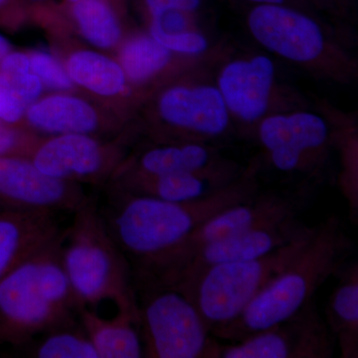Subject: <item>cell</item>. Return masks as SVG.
<instances>
[{
  "mask_svg": "<svg viewBox=\"0 0 358 358\" xmlns=\"http://www.w3.org/2000/svg\"><path fill=\"white\" fill-rule=\"evenodd\" d=\"M63 238V266L80 307L110 300L138 319L133 272L99 210L90 199L74 212Z\"/></svg>",
  "mask_w": 358,
  "mask_h": 358,
  "instance_id": "4",
  "label": "cell"
},
{
  "mask_svg": "<svg viewBox=\"0 0 358 358\" xmlns=\"http://www.w3.org/2000/svg\"><path fill=\"white\" fill-rule=\"evenodd\" d=\"M27 148L22 134L14 129L11 124L0 120V157L21 155Z\"/></svg>",
  "mask_w": 358,
  "mask_h": 358,
  "instance_id": "30",
  "label": "cell"
},
{
  "mask_svg": "<svg viewBox=\"0 0 358 358\" xmlns=\"http://www.w3.org/2000/svg\"><path fill=\"white\" fill-rule=\"evenodd\" d=\"M315 228V226L305 225L294 216L212 242L193 252L166 280L155 285L180 288L207 268L266 255L284 245L312 234Z\"/></svg>",
  "mask_w": 358,
  "mask_h": 358,
  "instance_id": "12",
  "label": "cell"
},
{
  "mask_svg": "<svg viewBox=\"0 0 358 358\" xmlns=\"http://www.w3.org/2000/svg\"><path fill=\"white\" fill-rule=\"evenodd\" d=\"M134 291L145 357H217L220 345L185 294L154 284H136Z\"/></svg>",
  "mask_w": 358,
  "mask_h": 358,
  "instance_id": "7",
  "label": "cell"
},
{
  "mask_svg": "<svg viewBox=\"0 0 358 358\" xmlns=\"http://www.w3.org/2000/svg\"><path fill=\"white\" fill-rule=\"evenodd\" d=\"M150 18L157 17L169 11L195 14L203 4V0H143Z\"/></svg>",
  "mask_w": 358,
  "mask_h": 358,
  "instance_id": "29",
  "label": "cell"
},
{
  "mask_svg": "<svg viewBox=\"0 0 358 358\" xmlns=\"http://www.w3.org/2000/svg\"><path fill=\"white\" fill-rule=\"evenodd\" d=\"M206 73L207 67L195 79L169 87L157 100L160 122L178 138L176 143H209L233 128L214 74Z\"/></svg>",
  "mask_w": 358,
  "mask_h": 358,
  "instance_id": "10",
  "label": "cell"
},
{
  "mask_svg": "<svg viewBox=\"0 0 358 358\" xmlns=\"http://www.w3.org/2000/svg\"><path fill=\"white\" fill-rule=\"evenodd\" d=\"M30 1H33V2H43V1H46V0H30Z\"/></svg>",
  "mask_w": 358,
  "mask_h": 358,
  "instance_id": "36",
  "label": "cell"
},
{
  "mask_svg": "<svg viewBox=\"0 0 358 358\" xmlns=\"http://www.w3.org/2000/svg\"><path fill=\"white\" fill-rule=\"evenodd\" d=\"M313 232L258 258L207 268L176 289L192 301L212 334L237 319L250 301L300 255Z\"/></svg>",
  "mask_w": 358,
  "mask_h": 358,
  "instance_id": "6",
  "label": "cell"
},
{
  "mask_svg": "<svg viewBox=\"0 0 358 358\" xmlns=\"http://www.w3.org/2000/svg\"><path fill=\"white\" fill-rule=\"evenodd\" d=\"M250 35L268 53L313 76L348 84L357 64L313 11L282 4L252 6L247 13Z\"/></svg>",
  "mask_w": 358,
  "mask_h": 358,
  "instance_id": "5",
  "label": "cell"
},
{
  "mask_svg": "<svg viewBox=\"0 0 358 358\" xmlns=\"http://www.w3.org/2000/svg\"><path fill=\"white\" fill-rule=\"evenodd\" d=\"M89 199L75 183L42 173L27 157H0V204L8 209L74 213Z\"/></svg>",
  "mask_w": 358,
  "mask_h": 358,
  "instance_id": "14",
  "label": "cell"
},
{
  "mask_svg": "<svg viewBox=\"0 0 358 358\" xmlns=\"http://www.w3.org/2000/svg\"><path fill=\"white\" fill-rule=\"evenodd\" d=\"M300 201L278 193H258L253 199L223 209L199 226L176 250L173 258L154 279L145 282L160 284L190 254L205 245L246 232L266 224L294 217Z\"/></svg>",
  "mask_w": 358,
  "mask_h": 358,
  "instance_id": "13",
  "label": "cell"
},
{
  "mask_svg": "<svg viewBox=\"0 0 358 358\" xmlns=\"http://www.w3.org/2000/svg\"><path fill=\"white\" fill-rule=\"evenodd\" d=\"M63 231L50 212H0V280Z\"/></svg>",
  "mask_w": 358,
  "mask_h": 358,
  "instance_id": "17",
  "label": "cell"
},
{
  "mask_svg": "<svg viewBox=\"0 0 358 358\" xmlns=\"http://www.w3.org/2000/svg\"><path fill=\"white\" fill-rule=\"evenodd\" d=\"M15 0H0V18H6L13 13Z\"/></svg>",
  "mask_w": 358,
  "mask_h": 358,
  "instance_id": "33",
  "label": "cell"
},
{
  "mask_svg": "<svg viewBox=\"0 0 358 358\" xmlns=\"http://www.w3.org/2000/svg\"><path fill=\"white\" fill-rule=\"evenodd\" d=\"M115 159V152L81 134H58L39 145L30 157L42 173L72 183L100 181Z\"/></svg>",
  "mask_w": 358,
  "mask_h": 358,
  "instance_id": "15",
  "label": "cell"
},
{
  "mask_svg": "<svg viewBox=\"0 0 358 358\" xmlns=\"http://www.w3.org/2000/svg\"><path fill=\"white\" fill-rule=\"evenodd\" d=\"M72 15L90 43L110 48L119 42L121 27L107 0H78L72 3Z\"/></svg>",
  "mask_w": 358,
  "mask_h": 358,
  "instance_id": "25",
  "label": "cell"
},
{
  "mask_svg": "<svg viewBox=\"0 0 358 358\" xmlns=\"http://www.w3.org/2000/svg\"><path fill=\"white\" fill-rule=\"evenodd\" d=\"M244 1L248 2L251 6H259V4H282V6L299 7V8L306 9V10L308 11L315 9L312 0H244Z\"/></svg>",
  "mask_w": 358,
  "mask_h": 358,
  "instance_id": "31",
  "label": "cell"
},
{
  "mask_svg": "<svg viewBox=\"0 0 358 358\" xmlns=\"http://www.w3.org/2000/svg\"><path fill=\"white\" fill-rule=\"evenodd\" d=\"M29 355L37 358H99L79 320L53 329L30 343Z\"/></svg>",
  "mask_w": 358,
  "mask_h": 358,
  "instance_id": "26",
  "label": "cell"
},
{
  "mask_svg": "<svg viewBox=\"0 0 358 358\" xmlns=\"http://www.w3.org/2000/svg\"><path fill=\"white\" fill-rule=\"evenodd\" d=\"M62 234L0 280V343L29 345L78 322L79 303L63 266Z\"/></svg>",
  "mask_w": 358,
  "mask_h": 358,
  "instance_id": "2",
  "label": "cell"
},
{
  "mask_svg": "<svg viewBox=\"0 0 358 358\" xmlns=\"http://www.w3.org/2000/svg\"><path fill=\"white\" fill-rule=\"evenodd\" d=\"M150 32L157 42L169 51L187 57H204L221 48H213L206 34L197 28L182 32L166 33L157 28L150 27Z\"/></svg>",
  "mask_w": 358,
  "mask_h": 358,
  "instance_id": "27",
  "label": "cell"
},
{
  "mask_svg": "<svg viewBox=\"0 0 358 358\" xmlns=\"http://www.w3.org/2000/svg\"><path fill=\"white\" fill-rule=\"evenodd\" d=\"M334 338L313 301L288 320L230 345L219 346L220 358H329Z\"/></svg>",
  "mask_w": 358,
  "mask_h": 358,
  "instance_id": "11",
  "label": "cell"
},
{
  "mask_svg": "<svg viewBox=\"0 0 358 358\" xmlns=\"http://www.w3.org/2000/svg\"><path fill=\"white\" fill-rule=\"evenodd\" d=\"M254 133L271 164L282 173L315 174L336 138L326 117L307 108L268 115Z\"/></svg>",
  "mask_w": 358,
  "mask_h": 358,
  "instance_id": "9",
  "label": "cell"
},
{
  "mask_svg": "<svg viewBox=\"0 0 358 358\" xmlns=\"http://www.w3.org/2000/svg\"><path fill=\"white\" fill-rule=\"evenodd\" d=\"M327 327L338 341L341 357H358V267L350 266L329 298Z\"/></svg>",
  "mask_w": 358,
  "mask_h": 358,
  "instance_id": "22",
  "label": "cell"
},
{
  "mask_svg": "<svg viewBox=\"0 0 358 358\" xmlns=\"http://www.w3.org/2000/svg\"><path fill=\"white\" fill-rule=\"evenodd\" d=\"M259 193L257 166L245 169L219 192L188 202H169L112 188L99 205L115 244L131 266L134 282L154 279L190 234L216 213Z\"/></svg>",
  "mask_w": 358,
  "mask_h": 358,
  "instance_id": "1",
  "label": "cell"
},
{
  "mask_svg": "<svg viewBox=\"0 0 358 358\" xmlns=\"http://www.w3.org/2000/svg\"><path fill=\"white\" fill-rule=\"evenodd\" d=\"M312 2L315 9L327 11V13L336 14V15L341 14L336 0H312Z\"/></svg>",
  "mask_w": 358,
  "mask_h": 358,
  "instance_id": "32",
  "label": "cell"
},
{
  "mask_svg": "<svg viewBox=\"0 0 358 358\" xmlns=\"http://www.w3.org/2000/svg\"><path fill=\"white\" fill-rule=\"evenodd\" d=\"M236 164L224 159L209 143H171L145 150L127 173L162 176L211 173Z\"/></svg>",
  "mask_w": 358,
  "mask_h": 358,
  "instance_id": "18",
  "label": "cell"
},
{
  "mask_svg": "<svg viewBox=\"0 0 358 358\" xmlns=\"http://www.w3.org/2000/svg\"><path fill=\"white\" fill-rule=\"evenodd\" d=\"M30 68L42 83L56 90H68L72 87L67 71L50 54L35 52L29 56Z\"/></svg>",
  "mask_w": 358,
  "mask_h": 358,
  "instance_id": "28",
  "label": "cell"
},
{
  "mask_svg": "<svg viewBox=\"0 0 358 358\" xmlns=\"http://www.w3.org/2000/svg\"><path fill=\"white\" fill-rule=\"evenodd\" d=\"M244 169L237 166L211 173H171L162 176L120 174L112 187L131 194L143 195L169 202H188L219 192L236 180Z\"/></svg>",
  "mask_w": 358,
  "mask_h": 358,
  "instance_id": "16",
  "label": "cell"
},
{
  "mask_svg": "<svg viewBox=\"0 0 358 358\" xmlns=\"http://www.w3.org/2000/svg\"><path fill=\"white\" fill-rule=\"evenodd\" d=\"M42 82L32 72L29 57L10 52L0 62V120L15 124L36 101Z\"/></svg>",
  "mask_w": 358,
  "mask_h": 358,
  "instance_id": "21",
  "label": "cell"
},
{
  "mask_svg": "<svg viewBox=\"0 0 358 358\" xmlns=\"http://www.w3.org/2000/svg\"><path fill=\"white\" fill-rule=\"evenodd\" d=\"M68 2H70L71 4L74 3V2L78 1V0H67Z\"/></svg>",
  "mask_w": 358,
  "mask_h": 358,
  "instance_id": "37",
  "label": "cell"
},
{
  "mask_svg": "<svg viewBox=\"0 0 358 358\" xmlns=\"http://www.w3.org/2000/svg\"><path fill=\"white\" fill-rule=\"evenodd\" d=\"M78 320L99 358L145 357L138 319L133 313L117 310L113 319H103L88 307H80Z\"/></svg>",
  "mask_w": 358,
  "mask_h": 358,
  "instance_id": "19",
  "label": "cell"
},
{
  "mask_svg": "<svg viewBox=\"0 0 358 358\" xmlns=\"http://www.w3.org/2000/svg\"><path fill=\"white\" fill-rule=\"evenodd\" d=\"M353 0H336L341 14L345 13L346 8L352 3Z\"/></svg>",
  "mask_w": 358,
  "mask_h": 358,
  "instance_id": "35",
  "label": "cell"
},
{
  "mask_svg": "<svg viewBox=\"0 0 358 358\" xmlns=\"http://www.w3.org/2000/svg\"><path fill=\"white\" fill-rule=\"evenodd\" d=\"M26 113L33 128L45 133L89 134L99 126L95 110L88 103L75 96H47L33 103Z\"/></svg>",
  "mask_w": 358,
  "mask_h": 358,
  "instance_id": "20",
  "label": "cell"
},
{
  "mask_svg": "<svg viewBox=\"0 0 358 358\" xmlns=\"http://www.w3.org/2000/svg\"><path fill=\"white\" fill-rule=\"evenodd\" d=\"M352 241L338 218L315 226L306 248L250 301L239 317L213 331L214 338L232 341L280 324L298 313L324 282L343 268Z\"/></svg>",
  "mask_w": 358,
  "mask_h": 358,
  "instance_id": "3",
  "label": "cell"
},
{
  "mask_svg": "<svg viewBox=\"0 0 358 358\" xmlns=\"http://www.w3.org/2000/svg\"><path fill=\"white\" fill-rule=\"evenodd\" d=\"M217 65L214 80L233 126L254 131L268 115L307 108L303 99L282 83L275 61L267 54L225 52Z\"/></svg>",
  "mask_w": 358,
  "mask_h": 358,
  "instance_id": "8",
  "label": "cell"
},
{
  "mask_svg": "<svg viewBox=\"0 0 358 358\" xmlns=\"http://www.w3.org/2000/svg\"><path fill=\"white\" fill-rule=\"evenodd\" d=\"M67 72L75 83L99 95H117L126 86L127 77L121 65L96 52L73 54L68 60Z\"/></svg>",
  "mask_w": 358,
  "mask_h": 358,
  "instance_id": "23",
  "label": "cell"
},
{
  "mask_svg": "<svg viewBox=\"0 0 358 358\" xmlns=\"http://www.w3.org/2000/svg\"><path fill=\"white\" fill-rule=\"evenodd\" d=\"M173 54L152 35H138L122 46L120 60L126 77L141 84L162 74L171 65Z\"/></svg>",
  "mask_w": 358,
  "mask_h": 358,
  "instance_id": "24",
  "label": "cell"
},
{
  "mask_svg": "<svg viewBox=\"0 0 358 358\" xmlns=\"http://www.w3.org/2000/svg\"><path fill=\"white\" fill-rule=\"evenodd\" d=\"M11 52V45L8 40L0 34V61Z\"/></svg>",
  "mask_w": 358,
  "mask_h": 358,
  "instance_id": "34",
  "label": "cell"
}]
</instances>
